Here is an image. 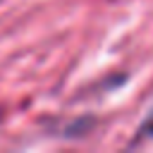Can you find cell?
Here are the masks:
<instances>
[{
    "label": "cell",
    "mask_w": 153,
    "mask_h": 153,
    "mask_svg": "<svg viewBox=\"0 0 153 153\" xmlns=\"http://www.w3.org/2000/svg\"><path fill=\"white\" fill-rule=\"evenodd\" d=\"M141 134L153 136V120H148V122H143V124H141Z\"/></svg>",
    "instance_id": "cell-1"
}]
</instances>
